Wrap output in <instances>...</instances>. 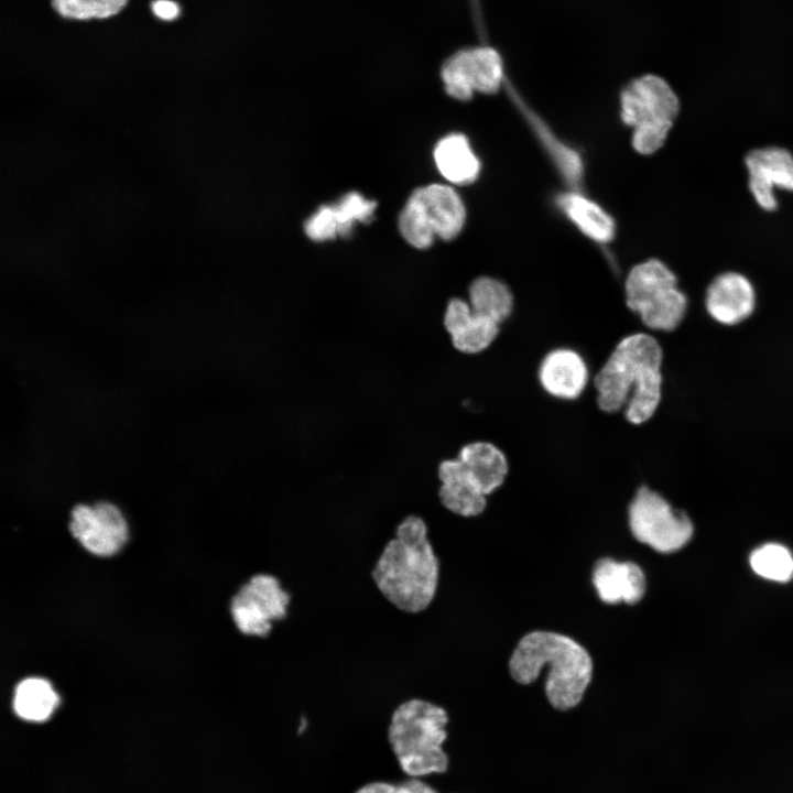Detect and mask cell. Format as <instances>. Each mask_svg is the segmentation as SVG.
I'll return each instance as SVG.
<instances>
[{"label":"cell","instance_id":"1","mask_svg":"<svg viewBox=\"0 0 793 793\" xmlns=\"http://www.w3.org/2000/svg\"><path fill=\"white\" fill-rule=\"evenodd\" d=\"M665 349L653 333L624 334L593 374L594 402L606 415L622 414L631 426L651 422L665 392Z\"/></svg>","mask_w":793,"mask_h":793},{"label":"cell","instance_id":"2","mask_svg":"<svg viewBox=\"0 0 793 793\" xmlns=\"http://www.w3.org/2000/svg\"><path fill=\"white\" fill-rule=\"evenodd\" d=\"M371 578L381 595L403 612L417 613L431 605L437 591L439 561L421 517L411 514L399 523Z\"/></svg>","mask_w":793,"mask_h":793},{"label":"cell","instance_id":"3","mask_svg":"<svg viewBox=\"0 0 793 793\" xmlns=\"http://www.w3.org/2000/svg\"><path fill=\"white\" fill-rule=\"evenodd\" d=\"M547 669L545 695L557 710L576 707L591 682L593 660L577 641L553 631L535 630L521 638L509 660L519 684L533 683Z\"/></svg>","mask_w":793,"mask_h":793},{"label":"cell","instance_id":"4","mask_svg":"<svg viewBox=\"0 0 793 793\" xmlns=\"http://www.w3.org/2000/svg\"><path fill=\"white\" fill-rule=\"evenodd\" d=\"M511 472L507 452L490 439L464 444L455 458L441 461L437 476L442 506L464 518L478 517L488 506V497L500 489Z\"/></svg>","mask_w":793,"mask_h":793},{"label":"cell","instance_id":"5","mask_svg":"<svg viewBox=\"0 0 793 793\" xmlns=\"http://www.w3.org/2000/svg\"><path fill=\"white\" fill-rule=\"evenodd\" d=\"M447 723L446 710L424 699L411 698L397 707L388 737L405 773L421 776L447 769L443 750Z\"/></svg>","mask_w":793,"mask_h":793},{"label":"cell","instance_id":"6","mask_svg":"<svg viewBox=\"0 0 793 793\" xmlns=\"http://www.w3.org/2000/svg\"><path fill=\"white\" fill-rule=\"evenodd\" d=\"M624 305L642 329L653 334L675 333L686 321L689 298L678 278L663 261L649 259L636 264L624 280Z\"/></svg>","mask_w":793,"mask_h":793},{"label":"cell","instance_id":"7","mask_svg":"<svg viewBox=\"0 0 793 793\" xmlns=\"http://www.w3.org/2000/svg\"><path fill=\"white\" fill-rule=\"evenodd\" d=\"M620 108L622 122L633 129V149L649 155L665 143L680 112V100L665 79L647 74L622 90Z\"/></svg>","mask_w":793,"mask_h":793},{"label":"cell","instance_id":"8","mask_svg":"<svg viewBox=\"0 0 793 793\" xmlns=\"http://www.w3.org/2000/svg\"><path fill=\"white\" fill-rule=\"evenodd\" d=\"M466 207L449 185L434 183L415 188L398 217L402 238L416 249L431 247L435 238L453 240L464 228Z\"/></svg>","mask_w":793,"mask_h":793},{"label":"cell","instance_id":"9","mask_svg":"<svg viewBox=\"0 0 793 793\" xmlns=\"http://www.w3.org/2000/svg\"><path fill=\"white\" fill-rule=\"evenodd\" d=\"M627 513L633 537L659 553L678 551L693 535L694 526L686 512L674 508L648 485L636 489Z\"/></svg>","mask_w":793,"mask_h":793},{"label":"cell","instance_id":"10","mask_svg":"<svg viewBox=\"0 0 793 793\" xmlns=\"http://www.w3.org/2000/svg\"><path fill=\"white\" fill-rule=\"evenodd\" d=\"M291 595L278 577L259 573L242 584L229 602L231 619L241 634L264 638L274 621L287 616Z\"/></svg>","mask_w":793,"mask_h":793},{"label":"cell","instance_id":"11","mask_svg":"<svg viewBox=\"0 0 793 793\" xmlns=\"http://www.w3.org/2000/svg\"><path fill=\"white\" fill-rule=\"evenodd\" d=\"M444 88L450 97L466 101L475 91L495 94L503 79L502 59L489 46L458 51L442 66Z\"/></svg>","mask_w":793,"mask_h":793},{"label":"cell","instance_id":"12","mask_svg":"<svg viewBox=\"0 0 793 793\" xmlns=\"http://www.w3.org/2000/svg\"><path fill=\"white\" fill-rule=\"evenodd\" d=\"M69 532L84 550L99 557L115 555L129 537L122 512L107 501L75 506L70 511Z\"/></svg>","mask_w":793,"mask_h":793},{"label":"cell","instance_id":"13","mask_svg":"<svg viewBox=\"0 0 793 793\" xmlns=\"http://www.w3.org/2000/svg\"><path fill=\"white\" fill-rule=\"evenodd\" d=\"M593 374L585 355L569 345L550 348L542 355L536 367L539 388L546 397L565 403L584 397Z\"/></svg>","mask_w":793,"mask_h":793},{"label":"cell","instance_id":"14","mask_svg":"<svg viewBox=\"0 0 793 793\" xmlns=\"http://www.w3.org/2000/svg\"><path fill=\"white\" fill-rule=\"evenodd\" d=\"M703 302L706 316L713 323L725 328H736L756 314L758 294L747 275L725 271L707 284Z\"/></svg>","mask_w":793,"mask_h":793},{"label":"cell","instance_id":"15","mask_svg":"<svg viewBox=\"0 0 793 793\" xmlns=\"http://www.w3.org/2000/svg\"><path fill=\"white\" fill-rule=\"evenodd\" d=\"M748 186L758 206L765 211L778 208L774 188L793 192V154L780 146L753 149L745 156Z\"/></svg>","mask_w":793,"mask_h":793},{"label":"cell","instance_id":"16","mask_svg":"<svg viewBox=\"0 0 793 793\" xmlns=\"http://www.w3.org/2000/svg\"><path fill=\"white\" fill-rule=\"evenodd\" d=\"M443 325L455 350L477 356L490 350L502 334V326L475 313L468 301L453 297L447 302Z\"/></svg>","mask_w":793,"mask_h":793},{"label":"cell","instance_id":"17","mask_svg":"<svg viewBox=\"0 0 793 793\" xmlns=\"http://www.w3.org/2000/svg\"><path fill=\"white\" fill-rule=\"evenodd\" d=\"M377 203L365 198L360 193L349 192L333 205H322L305 221L306 236L316 242L347 238L356 222H369Z\"/></svg>","mask_w":793,"mask_h":793},{"label":"cell","instance_id":"18","mask_svg":"<svg viewBox=\"0 0 793 793\" xmlns=\"http://www.w3.org/2000/svg\"><path fill=\"white\" fill-rule=\"evenodd\" d=\"M591 582L599 599L607 605L638 604L647 589L645 575L633 562L599 558L593 568Z\"/></svg>","mask_w":793,"mask_h":793},{"label":"cell","instance_id":"19","mask_svg":"<svg viewBox=\"0 0 793 793\" xmlns=\"http://www.w3.org/2000/svg\"><path fill=\"white\" fill-rule=\"evenodd\" d=\"M433 156L438 172L452 184L474 183L481 169L479 159L463 133H449L438 140Z\"/></svg>","mask_w":793,"mask_h":793},{"label":"cell","instance_id":"20","mask_svg":"<svg viewBox=\"0 0 793 793\" xmlns=\"http://www.w3.org/2000/svg\"><path fill=\"white\" fill-rule=\"evenodd\" d=\"M557 205L566 217L588 238L607 243L615 237L613 218L597 203L576 193H564L557 197Z\"/></svg>","mask_w":793,"mask_h":793},{"label":"cell","instance_id":"21","mask_svg":"<svg viewBox=\"0 0 793 793\" xmlns=\"http://www.w3.org/2000/svg\"><path fill=\"white\" fill-rule=\"evenodd\" d=\"M468 303L471 309L499 325L508 322L514 311V295L503 281L480 275L468 285Z\"/></svg>","mask_w":793,"mask_h":793},{"label":"cell","instance_id":"22","mask_svg":"<svg viewBox=\"0 0 793 793\" xmlns=\"http://www.w3.org/2000/svg\"><path fill=\"white\" fill-rule=\"evenodd\" d=\"M59 704V696L46 678L31 676L14 687L12 707L18 717L32 723L47 720Z\"/></svg>","mask_w":793,"mask_h":793},{"label":"cell","instance_id":"23","mask_svg":"<svg viewBox=\"0 0 793 793\" xmlns=\"http://www.w3.org/2000/svg\"><path fill=\"white\" fill-rule=\"evenodd\" d=\"M534 132L552 157L564 180L577 188L583 178V162L579 154L562 143L552 131L533 113L525 115Z\"/></svg>","mask_w":793,"mask_h":793},{"label":"cell","instance_id":"24","mask_svg":"<svg viewBox=\"0 0 793 793\" xmlns=\"http://www.w3.org/2000/svg\"><path fill=\"white\" fill-rule=\"evenodd\" d=\"M750 565L756 574L775 582H787L793 577V556L783 545L768 543L754 550Z\"/></svg>","mask_w":793,"mask_h":793},{"label":"cell","instance_id":"25","mask_svg":"<svg viewBox=\"0 0 793 793\" xmlns=\"http://www.w3.org/2000/svg\"><path fill=\"white\" fill-rule=\"evenodd\" d=\"M128 0H52L54 9L63 17L87 20L117 14Z\"/></svg>","mask_w":793,"mask_h":793},{"label":"cell","instance_id":"26","mask_svg":"<svg viewBox=\"0 0 793 793\" xmlns=\"http://www.w3.org/2000/svg\"><path fill=\"white\" fill-rule=\"evenodd\" d=\"M154 14L163 20H173L178 15V6L170 0H155L152 3Z\"/></svg>","mask_w":793,"mask_h":793},{"label":"cell","instance_id":"27","mask_svg":"<svg viewBox=\"0 0 793 793\" xmlns=\"http://www.w3.org/2000/svg\"><path fill=\"white\" fill-rule=\"evenodd\" d=\"M397 793H436L431 786L420 780H410L397 786Z\"/></svg>","mask_w":793,"mask_h":793},{"label":"cell","instance_id":"28","mask_svg":"<svg viewBox=\"0 0 793 793\" xmlns=\"http://www.w3.org/2000/svg\"><path fill=\"white\" fill-rule=\"evenodd\" d=\"M356 793H397V786L384 782H374L359 789Z\"/></svg>","mask_w":793,"mask_h":793},{"label":"cell","instance_id":"29","mask_svg":"<svg viewBox=\"0 0 793 793\" xmlns=\"http://www.w3.org/2000/svg\"><path fill=\"white\" fill-rule=\"evenodd\" d=\"M741 757H742V756H741ZM740 760H741V758H740ZM739 763H740V761H739ZM738 767H739V764H738ZM737 770H738V768H737ZM736 774H737V771H736ZM735 778H736V775H735ZM734 780H735V779H734ZM731 785H737V782L734 781L732 783H730V786H731Z\"/></svg>","mask_w":793,"mask_h":793}]
</instances>
